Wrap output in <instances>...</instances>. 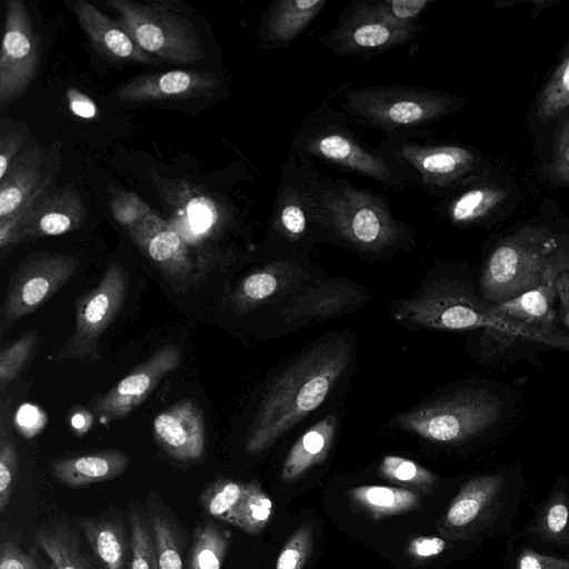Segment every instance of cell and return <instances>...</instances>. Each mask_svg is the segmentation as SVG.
Wrapping results in <instances>:
<instances>
[{
	"label": "cell",
	"mask_w": 569,
	"mask_h": 569,
	"mask_svg": "<svg viewBox=\"0 0 569 569\" xmlns=\"http://www.w3.org/2000/svg\"><path fill=\"white\" fill-rule=\"evenodd\" d=\"M523 481L515 470L500 468L462 483L436 522L441 537L472 542L505 533L522 499Z\"/></svg>",
	"instance_id": "3957f363"
},
{
	"label": "cell",
	"mask_w": 569,
	"mask_h": 569,
	"mask_svg": "<svg viewBox=\"0 0 569 569\" xmlns=\"http://www.w3.org/2000/svg\"><path fill=\"white\" fill-rule=\"evenodd\" d=\"M83 536L102 569H129L131 539L118 515H100L80 520Z\"/></svg>",
	"instance_id": "4316f807"
},
{
	"label": "cell",
	"mask_w": 569,
	"mask_h": 569,
	"mask_svg": "<svg viewBox=\"0 0 569 569\" xmlns=\"http://www.w3.org/2000/svg\"><path fill=\"white\" fill-rule=\"evenodd\" d=\"M70 111L82 119H94L98 114L96 102L86 93L74 87H70L66 92Z\"/></svg>",
	"instance_id": "db71d44e"
},
{
	"label": "cell",
	"mask_w": 569,
	"mask_h": 569,
	"mask_svg": "<svg viewBox=\"0 0 569 569\" xmlns=\"http://www.w3.org/2000/svg\"><path fill=\"white\" fill-rule=\"evenodd\" d=\"M505 399L489 387H468L399 413L397 426L440 443H459L485 435L505 417Z\"/></svg>",
	"instance_id": "277c9868"
},
{
	"label": "cell",
	"mask_w": 569,
	"mask_h": 569,
	"mask_svg": "<svg viewBox=\"0 0 569 569\" xmlns=\"http://www.w3.org/2000/svg\"><path fill=\"white\" fill-rule=\"evenodd\" d=\"M313 545L312 530L309 525L300 526L282 547L276 569H303Z\"/></svg>",
	"instance_id": "f6af8a7d"
},
{
	"label": "cell",
	"mask_w": 569,
	"mask_h": 569,
	"mask_svg": "<svg viewBox=\"0 0 569 569\" xmlns=\"http://www.w3.org/2000/svg\"><path fill=\"white\" fill-rule=\"evenodd\" d=\"M417 24L396 26L352 11L333 32L335 43L345 52L366 53L389 49L408 41Z\"/></svg>",
	"instance_id": "d4e9b609"
},
{
	"label": "cell",
	"mask_w": 569,
	"mask_h": 569,
	"mask_svg": "<svg viewBox=\"0 0 569 569\" xmlns=\"http://www.w3.org/2000/svg\"><path fill=\"white\" fill-rule=\"evenodd\" d=\"M36 540L53 569H97L80 537L63 522L40 528L36 532Z\"/></svg>",
	"instance_id": "4dcf8cb0"
},
{
	"label": "cell",
	"mask_w": 569,
	"mask_h": 569,
	"mask_svg": "<svg viewBox=\"0 0 569 569\" xmlns=\"http://www.w3.org/2000/svg\"><path fill=\"white\" fill-rule=\"evenodd\" d=\"M309 153L349 168L383 183L395 181V174L387 162L363 149L348 133L335 129L320 130L306 142Z\"/></svg>",
	"instance_id": "cb8c5ba5"
},
{
	"label": "cell",
	"mask_w": 569,
	"mask_h": 569,
	"mask_svg": "<svg viewBox=\"0 0 569 569\" xmlns=\"http://www.w3.org/2000/svg\"><path fill=\"white\" fill-rule=\"evenodd\" d=\"M156 187L168 206L173 209L177 222L194 237L213 233L222 222L219 203L202 188L182 180L153 177Z\"/></svg>",
	"instance_id": "44dd1931"
},
{
	"label": "cell",
	"mask_w": 569,
	"mask_h": 569,
	"mask_svg": "<svg viewBox=\"0 0 569 569\" xmlns=\"http://www.w3.org/2000/svg\"><path fill=\"white\" fill-rule=\"evenodd\" d=\"M44 150L32 143L21 151L0 179V219L20 211L43 189L53 184L56 171L49 172Z\"/></svg>",
	"instance_id": "e0dca14e"
},
{
	"label": "cell",
	"mask_w": 569,
	"mask_h": 569,
	"mask_svg": "<svg viewBox=\"0 0 569 569\" xmlns=\"http://www.w3.org/2000/svg\"><path fill=\"white\" fill-rule=\"evenodd\" d=\"M326 6L323 0H283L271 9L264 37L271 43H286L297 37Z\"/></svg>",
	"instance_id": "d6a6232c"
},
{
	"label": "cell",
	"mask_w": 569,
	"mask_h": 569,
	"mask_svg": "<svg viewBox=\"0 0 569 569\" xmlns=\"http://www.w3.org/2000/svg\"><path fill=\"white\" fill-rule=\"evenodd\" d=\"M40 61V43L28 8L21 0L6 7L0 52V106L18 99L34 79Z\"/></svg>",
	"instance_id": "7c38bea8"
},
{
	"label": "cell",
	"mask_w": 569,
	"mask_h": 569,
	"mask_svg": "<svg viewBox=\"0 0 569 569\" xmlns=\"http://www.w3.org/2000/svg\"><path fill=\"white\" fill-rule=\"evenodd\" d=\"M337 419L328 415L305 431L290 448L282 466L281 480L290 482L323 462L331 449Z\"/></svg>",
	"instance_id": "f546056e"
},
{
	"label": "cell",
	"mask_w": 569,
	"mask_h": 569,
	"mask_svg": "<svg viewBox=\"0 0 569 569\" xmlns=\"http://www.w3.org/2000/svg\"><path fill=\"white\" fill-rule=\"evenodd\" d=\"M87 210L72 184L43 189L20 211L0 219V247L19 244L46 237L61 236L81 228Z\"/></svg>",
	"instance_id": "30bf717a"
},
{
	"label": "cell",
	"mask_w": 569,
	"mask_h": 569,
	"mask_svg": "<svg viewBox=\"0 0 569 569\" xmlns=\"http://www.w3.org/2000/svg\"><path fill=\"white\" fill-rule=\"evenodd\" d=\"M453 543L443 537H417L408 545V553L416 560H425L437 557Z\"/></svg>",
	"instance_id": "f5cc1de1"
},
{
	"label": "cell",
	"mask_w": 569,
	"mask_h": 569,
	"mask_svg": "<svg viewBox=\"0 0 569 569\" xmlns=\"http://www.w3.org/2000/svg\"><path fill=\"white\" fill-rule=\"evenodd\" d=\"M380 475L397 483L430 492L439 478L427 468L400 456H386L379 467Z\"/></svg>",
	"instance_id": "74e56055"
},
{
	"label": "cell",
	"mask_w": 569,
	"mask_h": 569,
	"mask_svg": "<svg viewBox=\"0 0 569 569\" xmlns=\"http://www.w3.org/2000/svg\"><path fill=\"white\" fill-rule=\"evenodd\" d=\"M147 519L151 530L159 569H186V538L174 515L159 495L150 491Z\"/></svg>",
	"instance_id": "f1b7e54d"
},
{
	"label": "cell",
	"mask_w": 569,
	"mask_h": 569,
	"mask_svg": "<svg viewBox=\"0 0 569 569\" xmlns=\"http://www.w3.org/2000/svg\"><path fill=\"white\" fill-rule=\"evenodd\" d=\"M91 422V413L82 408L73 411L70 417V426L78 436L86 433L90 429Z\"/></svg>",
	"instance_id": "9f6ffc18"
},
{
	"label": "cell",
	"mask_w": 569,
	"mask_h": 569,
	"mask_svg": "<svg viewBox=\"0 0 569 569\" xmlns=\"http://www.w3.org/2000/svg\"><path fill=\"white\" fill-rule=\"evenodd\" d=\"M348 495L355 505L377 521L409 512L420 505V497L416 491L399 487L359 486L350 489Z\"/></svg>",
	"instance_id": "1f68e13d"
},
{
	"label": "cell",
	"mask_w": 569,
	"mask_h": 569,
	"mask_svg": "<svg viewBox=\"0 0 569 569\" xmlns=\"http://www.w3.org/2000/svg\"><path fill=\"white\" fill-rule=\"evenodd\" d=\"M80 28L92 47L113 61L156 63V59L142 51L123 27L106 16L87 0H77L71 4Z\"/></svg>",
	"instance_id": "7402d4cb"
},
{
	"label": "cell",
	"mask_w": 569,
	"mask_h": 569,
	"mask_svg": "<svg viewBox=\"0 0 569 569\" xmlns=\"http://www.w3.org/2000/svg\"><path fill=\"white\" fill-rule=\"evenodd\" d=\"M513 569H569V559L521 547L512 560Z\"/></svg>",
	"instance_id": "681fc988"
},
{
	"label": "cell",
	"mask_w": 569,
	"mask_h": 569,
	"mask_svg": "<svg viewBox=\"0 0 569 569\" xmlns=\"http://www.w3.org/2000/svg\"><path fill=\"white\" fill-rule=\"evenodd\" d=\"M38 331L29 330L0 353V388L7 386L19 375L38 342Z\"/></svg>",
	"instance_id": "ee69618b"
},
{
	"label": "cell",
	"mask_w": 569,
	"mask_h": 569,
	"mask_svg": "<svg viewBox=\"0 0 569 569\" xmlns=\"http://www.w3.org/2000/svg\"><path fill=\"white\" fill-rule=\"evenodd\" d=\"M246 483L229 478L211 481L200 495L202 509L212 518L230 525L233 512L244 493Z\"/></svg>",
	"instance_id": "8d00e7d4"
},
{
	"label": "cell",
	"mask_w": 569,
	"mask_h": 569,
	"mask_svg": "<svg viewBox=\"0 0 569 569\" xmlns=\"http://www.w3.org/2000/svg\"><path fill=\"white\" fill-rule=\"evenodd\" d=\"M26 133L18 127H3L0 133V179L20 153Z\"/></svg>",
	"instance_id": "f907efd6"
},
{
	"label": "cell",
	"mask_w": 569,
	"mask_h": 569,
	"mask_svg": "<svg viewBox=\"0 0 569 569\" xmlns=\"http://www.w3.org/2000/svg\"><path fill=\"white\" fill-rule=\"evenodd\" d=\"M0 569L44 568L33 551L23 550L16 540L3 533L0 545Z\"/></svg>",
	"instance_id": "c3c4849f"
},
{
	"label": "cell",
	"mask_w": 569,
	"mask_h": 569,
	"mask_svg": "<svg viewBox=\"0 0 569 569\" xmlns=\"http://www.w3.org/2000/svg\"><path fill=\"white\" fill-rule=\"evenodd\" d=\"M113 219L126 229L140 222L152 212L150 206L133 192H119L110 202Z\"/></svg>",
	"instance_id": "bcb514c9"
},
{
	"label": "cell",
	"mask_w": 569,
	"mask_h": 569,
	"mask_svg": "<svg viewBox=\"0 0 569 569\" xmlns=\"http://www.w3.org/2000/svg\"><path fill=\"white\" fill-rule=\"evenodd\" d=\"M307 199L292 190L286 191L278 204L277 224L289 240H298L305 236L308 227Z\"/></svg>",
	"instance_id": "7bdbcfd3"
},
{
	"label": "cell",
	"mask_w": 569,
	"mask_h": 569,
	"mask_svg": "<svg viewBox=\"0 0 569 569\" xmlns=\"http://www.w3.org/2000/svg\"><path fill=\"white\" fill-rule=\"evenodd\" d=\"M273 512L270 497L257 480L246 483L240 503L233 512L231 523L250 536L260 533L269 523Z\"/></svg>",
	"instance_id": "e575fe53"
},
{
	"label": "cell",
	"mask_w": 569,
	"mask_h": 569,
	"mask_svg": "<svg viewBox=\"0 0 569 569\" xmlns=\"http://www.w3.org/2000/svg\"><path fill=\"white\" fill-rule=\"evenodd\" d=\"M537 543L569 551V480L560 477L525 528Z\"/></svg>",
	"instance_id": "484cf974"
},
{
	"label": "cell",
	"mask_w": 569,
	"mask_h": 569,
	"mask_svg": "<svg viewBox=\"0 0 569 569\" xmlns=\"http://www.w3.org/2000/svg\"><path fill=\"white\" fill-rule=\"evenodd\" d=\"M128 276L119 262L107 268L97 287L76 300V326L57 361L71 359L97 362L101 359L98 351L100 338L117 318L126 300Z\"/></svg>",
	"instance_id": "9c48e42d"
},
{
	"label": "cell",
	"mask_w": 569,
	"mask_h": 569,
	"mask_svg": "<svg viewBox=\"0 0 569 569\" xmlns=\"http://www.w3.org/2000/svg\"><path fill=\"white\" fill-rule=\"evenodd\" d=\"M429 4L427 0L369 1L359 3L353 10L396 26L415 23V19Z\"/></svg>",
	"instance_id": "60d3db41"
},
{
	"label": "cell",
	"mask_w": 569,
	"mask_h": 569,
	"mask_svg": "<svg viewBox=\"0 0 569 569\" xmlns=\"http://www.w3.org/2000/svg\"><path fill=\"white\" fill-rule=\"evenodd\" d=\"M568 270L569 251L558 247L548 262L540 283L511 300L495 303L497 310L506 318L522 325L557 328L553 325L556 284L559 277Z\"/></svg>",
	"instance_id": "ffe728a7"
},
{
	"label": "cell",
	"mask_w": 569,
	"mask_h": 569,
	"mask_svg": "<svg viewBox=\"0 0 569 569\" xmlns=\"http://www.w3.org/2000/svg\"><path fill=\"white\" fill-rule=\"evenodd\" d=\"M180 362V348L174 343L164 345L104 393L94 403L93 413L104 422L129 416Z\"/></svg>",
	"instance_id": "4fadbf2b"
},
{
	"label": "cell",
	"mask_w": 569,
	"mask_h": 569,
	"mask_svg": "<svg viewBox=\"0 0 569 569\" xmlns=\"http://www.w3.org/2000/svg\"><path fill=\"white\" fill-rule=\"evenodd\" d=\"M79 264L74 256L48 252L22 261L4 297L2 326H10L44 305L71 279Z\"/></svg>",
	"instance_id": "8fae6325"
},
{
	"label": "cell",
	"mask_w": 569,
	"mask_h": 569,
	"mask_svg": "<svg viewBox=\"0 0 569 569\" xmlns=\"http://www.w3.org/2000/svg\"><path fill=\"white\" fill-rule=\"evenodd\" d=\"M556 291L561 307L562 320L569 329V270L557 280Z\"/></svg>",
	"instance_id": "11a10c76"
},
{
	"label": "cell",
	"mask_w": 569,
	"mask_h": 569,
	"mask_svg": "<svg viewBox=\"0 0 569 569\" xmlns=\"http://www.w3.org/2000/svg\"><path fill=\"white\" fill-rule=\"evenodd\" d=\"M129 527L131 539L129 569H159L147 516L134 503L129 508Z\"/></svg>",
	"instance_id": "f35d334b"
},
{
	"label": "cell",
	"mask_w": 569,
	"mask_h": 569,
	"mask_svg": "<svg viewBox=\"0 0 569 569\" xmlns=\"http://www.w3.org/2000/svg\"><path fill=\"white\" fill-rule=\"evenodd\" d=\"M397 158L430 187L451 184L470 172L477 162L473 152L458 146L403 143L397 150Z\"/></svg>",
	"instance_id": "d6986e66"
},
{
	"label": "cell",
	"mask_w": 569,
	"mask_h": 569,
	"mask_svg": "<svg viewBox=\"0 0 569 569\" xmlns=\"http://www.w3.org/2000/svg\"><path fill=\"white\" fill-rule=\"evenodd\" d=\"M127 231L167 279L183 280L190 276L192 261L182 234L154 211Z\"/></svg>",
	"instance_id": "5bb4252c"
},
{
	"label": "cell",
	"mask_w": 569,
	"mask_h": 569,
	"mask_svg": "<svg viewBox=\"0 0 569 569\" xmlns=\"http://www.w3.org/2000/svg\"><path fill=\"white\" fill-rule=\"evenodd\" d=\"M558 247L556 239L538 227H525L507 237L483 266L478 284L481 297L499 303L533 289Z\"/></svg>",
	"instance_id": "5b68a950"
},
{
	"label": "cell",
	"mask_w": 569,
	"mask_h": 569,
	"mask_svg": "<svg viewBox=\"0 0 569 569\" xmlns=\"http://www.w3.org/2000/svg\"><path fill=\"white\" fill-rule=\"evenodd\" d=\"M397 321L438 330L483 329L486 333L527 339L569 351V335L558 328L516 322L501 315L470 283L442 278L392 308Z\"/></svg>",
	"instance_id": "7a4b0ae2"
},
{
	"label": "cell",
	"mask_w": 569,
	"mask_h": 569,
	"mask_svg": "<svg viewBox=\"0 0 569 569\" xmlns=\"http://www.w3.org/2000/svg\"><path fill=\"white\" fill-rule=\"evenodd\" d=\"M548 171L553 181L569 187V118L556 131L553 154Z\"/></svg>",
	"instance_id": "7dc6e473"
},
{
	"label": "cell",
	"mask_w": 569,
	"mask_h": 569,
	"mask_svg": "<svg viewBox=\"0 0 569 569\" xmlns=\"http://www.w3.org/2000/svg\"><path fill=\"white\" fill-rule=\"evenodd\" d=\"M6 405L0 419V512L7 509L19 475V459L6 420Z\"/></svg>",
	"instance_id": "ab89813d"
},
{
	"label": "cell",
	"mask_w": 569,
	"mask_h": 569,
	"mask_svg": "<svg viewBox=\"0 0 569 569\" xmlns=\"http://www.w3.org/2000/svg\"><path fill=\"white\" fill-rule=\"evenodd\" d=\"M507 196L500 188L480 187L461 193L449 206L450 219L460 224L478 221L491 212Z\"/></svg>",
	"instance_id": "d590c367"
},
{
	"label": "cell",
	"mask_w": 569,
	"mask_h": 569,
	"mask_svg": "<svg viewBox=\"0 0 569 569\" xmlns=\"http://www.w3.org/2000/svg\"><path fill=\"white\" fill-rule=\"evenodd\" d=\"M569 107V54L556 69L541 90L537 101V114L541 120L557 117Z\"/></svg>",
	"instance_id": "b9f144b4"
},
{
	"label": "cell",
	"mask_w": 569,
	"mask_h": 569,
	"mask_svg": "<svg viewBox=\"0 0 569 569\" xmlns=\"http://www.w3.org/2000/svg\"><path fill=\"white\" fill-rule=\"evenodd\" d=\"M118 22L138 47L157 60L194 63L203 58L196 26L163 2L109 0Z\"/></svg>",
	"instance_id": "8992f818"
},
{
	"label": "cell",
	"mask_w": 569,
	"mask_h": 569,
	"mask_svg": "<svg viewBox=\"0 0 569 569\" xmlns=\"http://www.w3.org/2000/svg\"><path fill=\"white\" fill-rule=\"evenodd\" d=\"M14 423L18 431L30 439L44 429L47 416L37 405L22 403L16 412Z\"/></svg>",
	"instance_id": "816d5d0a"
},
{
	"label": "cell",
	"mask_w": 569,
	"mask_h": 569,
	"mask_svg": "<svg viewBox=\"0 0 569 569\" xmlns=\"http://www.w3.org/2000/svg\"><path fill=\"white\" fill-rule=\"evenodd\" d=\"M365 300L358 288L342 279H327L295 293L281 310L288 323L337 317Z\"/></svg>",
	"instance_id": "603a6c76"
},
{
	"label": "cell",
	"mask_w": 569,
	"mask_h": 569,
	"mask_svg": "<svg viewBox=\"0 0 569 569\" xmlns=\"http://www.w3.org/2000/svg\"><path fill=\"white\" fill-rule=\"evenodd\" d=\"M352 342L345 337L322 341L283 370L266 390L248 430L244 449L258 455L326 400L348 368Z\"/></svg>",
	"instance_id": "6da1fadb"
},
{
	"label": "cell",
	"mask_w": 569,
	"mask_h": 569,
	"mask_svg": "<svg viewBox=\"0 0 569 569\" xmlns=\"http://www.w3.org/2000/svg\"><path fill=\"white\" fill-rule=\"evenodd\" d=\"M129 462L127 452L106 450L56 460L50 470L59 482L76 488L114 479L127 470Z\"/></svg>",
	"instance_id": "83f0119b"
},
{
	"label": "cell",
	"mask_w": 569,
	"mask_h": 569,
	"mask_svg": "<svg viewBox=\"0 0 569 569\" xmlns=\"http://www.w3.org/2000/svg\"><path fill=\"white\" fill-rule=\"evenodd\" d=\"M312 198L318 213L325 216L341 238L361 250H382L401 236L402 230L387 206L369 192L338 183Z\"/></svg>",
	"instance_id": "52a82bcc"
},
{
	"label": "cell",
	"mask_w": 569,
	"mask_h": 569,
	"mask_svg": "<svg viewBox=\"0 0 569 569\" xmlns=\"http://www.w3.org/2000/svg\"><path fill=\"white\" fill-rule=\"evenodd\" d=\"M452 106L449 96L401 87L351 90L345 101L351 113L386 130L429 123L448 113Z\"/></svg>",
	"instance_id": "ba28073f"
},
{
	"label": "cell",
	"mask_w": 569,
	"mask_h": 569,
	"mask_svg": "<svg viewBox=\"0 0 569 569\" xmlns=\"http://www.w3.org/2000/svg\"><path fill=\"white\" fill-rule=\"evenodd\" d=\"M231 533L213 521L199 523L193 532L187 569H221Z\"/></svg>",
	"instance_id": "836d02e7"
},
{
	"label": "cell",
	"mask_w": 569,
	"mask_h": 569,
	"mask_svg": "<svg viewBox=\"0 0 569 569\" xmlns=\"http://www.w3.org/2000/svg\"><path fill=\"white\" fill-rule=\"evenodd\" d=\"M307 277L308 272L296 260L268 263L239 282L231 297L232 310L243 313L282 298L297 290Z\"/></svg>",
	"instance_id": "ac0fdd59"
},
{
	"label": "cell",
	"mask_w": 569,
	"mask_h": 569,
	"mask_svg": "<svg viewBox=\"0 0 569 569\" xmlns=\"http://www.w3.org/2000/svg\"><path fill=\"white\" fill-rule=\"evenodd\" d=\"M153 435L161 448L178 461H193L203 456L204 420L192 400L179 401L160 412L153 420Z\"/></svg>",
	"instance_id": "2e32d148"
},
{
	"label": "cell",
	"mask_w": 569,
	"mask_h": 569,
	"mask_svg": "<svg viewBox=\"0 0 569 569\" xmlns=\"http://www.w3.org/2000/svg\"><path fill=\"white\" fill-rule=\"evenodd\" d=\"M218 86L219 79L213 72L171 70L136 77L120 87L117 96L129 102L180 100L209 96Z\"/></svg>",
	"instance_id": "9a60e30c"
}]
</instances>
